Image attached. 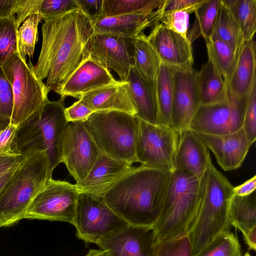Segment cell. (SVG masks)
I'll return each instance as SVG.
<instances>
[{
    "label": "cell",
    "instance_id": "6da1fadb",
    "mask_svg": "<svg viewBox=\"0 0 256 256\" xmlns=\"http://www.w3.org/2000/svg\"><path fill=\"white\" fill-rule=\"evenodd\" d=\"M42 44L34 66L38 78L46 80L49 92L62 86L89 56L93 22L80 8L44 20Z\"/></svg>",
    "mask_w": 256,
    "mask_h": 256
},
{
    "label": "cell",
    "instance_id": "7a4b0ae2",
    "mask_svg": "<svg viewBox=\"0 0 256 256\" xmlns=\"http://www.w3.org/2000/svg\"><path fill=\"white\" fill-rule=\"evenodd\" d=\"M170 173L142 164L132 166L104 198L129 225L152 228L160 216Z\"/></svg>",
    "mask_w": 256,
    "mask_h": 256
},
{
    "label": "cell",
    "instance_id": "3957f363",
    "mask_svg": "<svg viewBox=\"0 0 256 256\" xmlns=\"http://www.w3.org/2000/svg\"><path fill=\"white\" fill-rule=\"evenodd\" d=\"M202 194L188 234L195 256L220 235L230 232V207L234 187L211 162L202 178Z\"/></svg>",
    "mask_w": 256,
    "mask_h": 256
},
{
    "label": "cell",
    "instance_id": "277c9868",
    "mask_svg": "<svg viewBox=\"0 0 256 256\" xmlns=\"http://www.w3.org/2000/svg\"><path fill=\"white\" fill-rule=\"evenodd\" d=\"M202 194V178L186 171H172L160 216L152 228L155 240L187 235L198 214Z\"/></svg>",
    "mask_w": 256,
    "mask_h": 256
},
{
    "label": "cell",
    "instance_id": "5b68a950",
    "mask_svg": "<svg viewBox=\"0 0 256 256\" xmlns=\"http://www.w3.org/2000/svg\"><path fill=\"white\" fill-rule=\"evenodd\" d=\"M64 99H48L42 107L18 126L17 144L22 155L44 151L48 158L47 180L62 162L60 145L68 123L64 114Z\"/></svg>",
    "mask_w": 256,
    "mask_h": 256
},
{
    "label": "cell",
    "instance_id": "8992f818",
    "mask_svg": "<svg viewBox=\"0 0 256 256\" xmlns=\"http://www.w3.org/2000/svg\"><path fill=\"white\" fill-rule=\"evenodd\" d=\"M0 192V227L24 218L34 198L47 180L48 158L44 151L27 154Z\"/></svg>",
    "mask_w": 256,
    "mask_h": 256
},
{
    "label": "cell",
    "instance_id": "52a82bcc",
    "mask_svg": "<svg viewBox=\"0 0 256 256\" xmlns=\"http://www.w3.org/2000/svg\"><path fill=\"white\" fill-rule=\"evenodd\" d=\"M83 123L100 153L131 165L136 162V116L118 110L97 111Z\"/></svg>",
    "mask_w": 256,
    "mask_h": 256
},
{
    "label": "cell",
    "instance_id": "ba28073f",
    "mask_svg": "<svg viewBox=\"0 0 256 256\" xmlns=\"http://www.w3.org/2000/svg\"><path fill=\"white\" fill-rule=\"evenodd\" d=\"M13 93L10 124L18 126L40 109L48 100L44 83L36 77L30 61L26 62L19 52L14 54L2 66Z\"/></svg>",
    "mask_w": 256,
    "mask_h": 256
},
{
    "label": "cell",
    "instance_id": "9c48e42d",
    "mask_svg": "<svg viewBox=\"0 0 256 256\" xmlns=\"http://www.w3.org/2000/svg\"><path fill=\"white\" fill-rule=\"evenodd\" d=\"M72 224L76 236L86 244L126 228L129 224L108 205L104 197L80 194Z\"/></svg>",
    "mask_w": 256,
    "mask_h": 256
},
{
    "label": "cell",
    "instance_id": "30bf717a",
    "mask_svg": "<svg viewBox=\"0 0 256 256\" xmlns=\"http://www.w3.org/2000/svg\"><path fill=\"white\" fill-rule=\"evenodd\" d=\"M180 133L171 126L153 124L138 118L136 162L172 172Z\"/></svg>",
    "mask_w": 256,
    "mask_h": 256
},
{
    "label": "cell",
    "instance_id": "8fae6325",
    "mask_svg": "<svg viewBox=\"0 0 256 256\" xmlns=\"http://www.w3.org/2000/svg\"><path fill=\"white\" fill-rule=\"evenodd\" d=\"M79 194L76 184L52 178L47 180L29 206L24 218L72 224Z\"/></svg>",
    "mask_w": 256,
    "mask_h": 256
},
{
    "label": "cell",
    "instance_id": "7c38bea8",
    "mask_svg": "<svg viewBox=\"0 0 256 256\" xmlns=\"http://www.w3.org/2000/svg\"><path fill=\"white\" fill-rule=\"evenodd\" d=\"M247 98L248 96L237 98L228 89L226 100L200 106L190 122L189 128L198 134L213 136L238 131L242 128Z\"/></svg>",
    "mask_w": 256,
    "mask_h": 256
},
{
    "label": "cell",
    "instance_id": "4fadbf2b",
    "mask_svg": "<svg viewBox=\"0 0 256 256\" xmlns=\"http://www.w3.org/2000/svg\"><path fill=\"white\" fill-rule=\"evenodd\" d=\"M100 154L83 122L68 123L61 142L60 156L76 183L87 176Z\"/></svg>",
    "mask_w": 256,
    "mask_h": 256
},
{
    "label": "cell",
    "instance_id": "5bb4252c",
    "mask_svg": "<svg viewBox=\"0 0 256 256\" xmlns=\"http://www.w3.org/2000/svg\"><path fill=\"white\" fill-rule=\"evenodd\" d=\"M134 38L94 33L90 43L89 57L113 70L120 81L126 82L134 66Z\"/></svg>",
    "mask_w": 256,
    "mask_h": 256
},
{
    "label": "cell",
    "instance_id": "9a60e30c",
    "mask_svg": "<svg viewBox=\"0 0 256 256\" xmlns=\"http://www.w3.org/2000/svg\"><path fill=\"white\" fill-rule=\"evenodd\" d=\"M173 94L171 126L179 133L189 128L200 106L197 86V73L192 67L172 68Z\"/></svg>",
    "mask_w": 256,
    "mask_h": 256
},
{
    "label": "cell",
    "instance_id": "2e32d148",
    "mask_svg": "<svg viewBox=\"0 0 256 256\" xmlns=\"http://www.w3.org/2000/svg\"><path fill=\"white\" fill-rule=\"evenodd\" d=\"M146 38L161 62L172 68H191L194 64L192 44L187 38L160 22L151 28Z\"/></svg>",
    "mask_w": 256,
    "mask_h": 256
},
{
    "label": "cell",
    "instance_id": "e0dca14e",
    "mask_svg": "<svg viewBox=\"0 0 256 256\" xmlns=\"http://www.w3.org/2000/svg\"><path fill=\"white\" fill-rule=\"evenodd\" d=\"M155 242L152 228L129 225L96 244L109 256H154Z\"/></svg>",
    "mask_w": 256,
    "mask_h": 256
},
{
    "label": "cell",
    "instance_id": "ac0fdd59",
    "mask_svg": "<svg viewBox=\"0 0 256 256\" xmlns=\"http://www.w3.org/2000/svg\"><path fill=\"white\" fill-rule=\"evenodd\" d=\"M116 81L109 70L91 59H85L60 87L54 91L60 98L80 99L92 90Z\"/></svg>",
    "mask_w": 256,
    "mask_h": 256
},
{
    "label": "cell",
    "instance_id": "d6986e66",
    "mask_svg": "<svg viewBox=\"0 0 256 256\" xmlns=\"http://www.w3.org/2000/svg\"><path fill=\"white\" fill-rule=\"evenodd\" d=\"M132 167L131 164L100 153L87 176L75 184L80 194L104 197Z\"/></svg>",
    "mask_w": 256,
    "mask_h": 256
},
{
    "label": "cell",
    "instance_id": "ffe728a7",
    "mask_svg": "<svg viewBox=\"0 0 256 256\" xmlns=\"http://www.w3.org/2000/svg\"><path fill=\"white\" fill-rule=\"evenodd\" d=\"M211 162L208 148L198 134L189 128L181 131L172 170L186 171L200 179Z\"/></svg>",
    "mask_w": 256,
    "mask_h": 256
},
{
    "label": "cell",
    "instance_id": "44dd1931",
    "mask_svg": "<svg viewBox=\"0 0 256 256\" xmlns=\"http://www.w3.org/2000/svg\"><path fill=\"white\" fill-rule=\"evenodd\" d=\"M198 134L225 171L240 167L251 146L242 128L224 135Z\"/></svg>",
    "mask_w": 256,
    "mask_h": 256
},
{
    "label": "cell",
    "instance_id": "7402d4cb",
    "mask_svg": "<svg viewBox=\"0 0 256 256\" xmlns=\"http://www.w3.org/2000/svg\"><path fill=\"white\" fill-rule=\"evenodd\" d=\"M164 4L149 14L134 13L100 18L93 24L94 32L135 38L146 28H152L160 22Z\"/></svg>",
    "mask_w": 256,
    "mask_h": 256
},
{
    "label": "cell",
    "instance_id": "603a6c76",
    "mask_svg": "<svg viewBox=\"0 0 256 256\" xmlns=\"http://www.w3.org/2000/svg\"><path fill=\"white\" fill-rule=\"evenodd\" d=\"M80 99L94 112L118 110L136 114L127 81L116 80L86 93Z\"/></svg>",
    "mask_w": 256,
    "mask_h": 256
},
{
    "label": "cell",
    "instance_id": "cb8c5ba5",
    "mask_svg": "<svg viewBox=\"0 0 256 256\" xmlns=\"http://www.w3.org/2000/svg\"><path fill=\"white\" fill-rule=\"evenodd\" d=\"M256 44L254 39L244 42L240 48L228 82L230 92L242 98L248 96L256 82Z\"/></svg>",
    "mask_w": 256,
    "mask_h": 256
},
{
    "label": "cell",
    "instance_id": "d4e9b609",
    "mask_svg": "<svg viewBox=\"0 0 256 256\" xmlns=\"http://www.w3.org/2000/svg\"><path fill=\"white\" fill-rule=\"evenodd\" d=\"M136 110V116L147 122L158 124L155 84L142 78L132 66L126 80Z\"/></svg>",
    "mask_w": 256,
    "mask_h": 256
},
{
    "label": "cell",
    "instance_id": "484cf974",
    "mask_svg": "<svg viewBox=\"0 0 256 256\" xmlns=\"http://www.w3.org/2000/svg\"><path fill=\"white\" fill-rule=\"evenodd\" d=\"M200 106L217 103L228 98V83L208 58L197 73Z\"/></svg>",
    "mask_w": 256,
    "mask_h": 256
},
{
    "label": "cell",
    "instance_id": "4316f807",
    "mask_svg": "<svg viewBox=\"0 0 256 256\" xmlns=\"http://www.w3.org/2000/svg\"><path fill=\"white\" fill-rule=\"evenodd\" d=\"M173 70L161 62L154 84L158 111V124L171 126L173 94Z\"/></svg>",
    "mask_w": 256,
    "mask_h": 256
},
{
    "label": "cell",
    "instance_id": "83f0119b",
    "mask_svg": "<svg viewBox=\"0 0 256 256\" xmlns=\"http://www.w3.org/2000/svg\"><path fill=\"white\" fill-rule=\"evenodd\" d=\"M160 64L144 32L134 38L133 66L142 78L154 82Z\"/></svg>",
    "mask_w": 256,
    "mask_h": 256
},
{
    "label": "cell",
    "instance_id": "f1b7e54d",
    "mask_svg": "<svg viewBox=\"0 0 256 256\" xmlns=\"http://www.w3.org/2000/svg\"><path fill=\"white\" fill-rule=\"evenodd\" d=\"M230 224L242 233L256 226L255 192L246 196L234 194L230 204Z\"/></svg>",
    "mask_w": 256,
    "mask_h": 256
},
{
    "label": "cell",
    "instance_id": "f546056e",
    "mask_svg": "<svg viewBox=\"0 0 256 256\" xmlns=\"http://www.w3.org/2000/svg\"><path fill=\"white\" fill-rule=\"evenodd\" d=\"M220 5L221 0H206L194 12V21L187 34L190 44L200 36L205 41L212 37Z\"/></svg>",
    "mask_w": 256,
    "mask_h": 256
},
{
    "label": "cell",
    "instance_id": "4dcf8cb0",
    "mask_svg": "<svg viewBox=\"0 0 256 256\" xmlns=\"http://www.w3.org/2000/svg\"><path fill=\"white\" fill-rule=\"evenodd\" d=\"M165 2L166 0H103L98 20L126 14H149L162 7Z\"/></svg>",
    "mask_w": 256,
    "mask_h": 256
},
{
    "label": "cell",
    "instance_id": "1f68e13d",
    "mask_svg": "<svg viewBox=\"0 0 256 256\" xmlns=\"http://www.w3.org/2000/svg\"><path fill=\"white\" fill-rule=\"evenodd\" d=\"M212 36L228 44L236 54L244 43L239 26L223 0H221V5Z\"/></svg>",
    "mask_w": 256,
    "mask_h": 256
},
{
    "label": "cell",
    "instance_id": "d6a6232c",
    "mask_svg": "<svg viewBox=\"0 0 256 256\" xmlns=\"http://www.w3.org/2000/svg\"><path fill=\"white\" fill-rule=\"evenodd\" d=\"M236 20L244 42L253 39L256 32V0H223Z\"/></svg>",
    "mask_w": 256,
    "mask_h": 256
},
{
    "label": "cell",
    "instance_id": "836d02e7",
    "mask_svg": "<svg viewBox=\"0 0 256 256\" xmlns=\"http://www.w3.org/2000/svg\"><path fill=\"white\" fill-rule=\"evenodd\" d=\"M206 42L208 58L228 83L237 54L228 44L214 36Z\"/></svg>",
    "mask_w": 256,
    "mask_h": 256
},
{
    "label": "cell",
    "instance_id": "e575fe53",
    "mask_svg": "<svg viewBox=\"0 0 256 256\" xmlns=\"http://www.w3.org/2000/svg\"><path fill=\"white\" fill-rule=\"evenodd\" d=\"M42 20L40 14H33L26 17L18 30V52L24 58L32 57L38 40V26Z\"/></svg>",
    "mask_w": 256,
    "mask_h": 256
},
{
    "label": "cell",
    "instance_id": "d590c367",
    "mask_svg": "<svg viewBox=\"0 0 256 256\" xmlns=\"http://www.w3.org/2000/svg\"><path fill=\"white\" fill-rule=\"evenodd\" d=\"M18 30L14 14L0 18V67L18 52Z\"/></svg>",
    "mask_w": 256,
    "mask_h": 256
},
{
    "label": "cell",
    "instance_id": "8d00e7d4",
    "mask_svg": "<svg viewBox=\"0 0 256 256\" xmlns=\"http://www.w3.org/2000/svg\"><path fill=\"white\" fill-rule=\"evenodd\" d=\"M195 256H242L237 236L230 232L222 234Z\"/></svg>",
    "mask_w": 256,
    "mask_h": 256
},
{
    "label": "cell",
    "instance_id": "74e56055",
    "mask_svg": "<svg viewBox=\"0 0 256 256\" xmlns=\"http://www.w3.org/2000/svg\"><path fill=\"white\" fill-rule=\"evenodd\" d=\"M154 256H192L188 235L168 240L156 241Z\"/></svg>",
    "mask_w": 256,
    "mask_h": 256
},
{
    "label": "cell",
    "instance_id": "f35d334b",
    "mask_svg": "<svg viewBox=\"0 0 256 256\" xmlns=\"http://www.w3.org/2000/svg\"><path fill=\"white\" fill-rule=\"evenodd\" d=\"M242 128L252 146L256 140V82L248 96Z\"/></svg>",
    "mask_w": 256,
    "mask_h": 256
},
{
    "label": "cell",
    "instance_id": "ab89813d",
    "mask_svg": "<svg viewBox=\"0 0 256 256\" xmlns=\"http://www.w3.org/2000/svg\"><path fill=\"white\" fill-rule=\"evenodd\" d=\"M79 8L76 0H41L39 14L44 20L75 10Z\"/></svg>",
    "mask_w": 256,
    "mask_h": 256
},
{
    "label": "cell",
    "instance_id": "60d3db41",
    "mask_svg": "<svg viewBox=\"0 0 256 256\" xmlns=\"http://www.w3.org/2000/svg\"><path fill=\"white\" fill-rule=\"evenodd\" d=\"M189 14L184 11H173L164 13L160 22L166 28L187 38Z\"/></svg>",
    "mask_w": 256,
    "mask_h": 256
},
{
    "label": "cell",
    "instance_id": "b9f144b4",
    "mask_svg": "<svg viewBox=\"0 0 256 256\" xmlns=\"http://www.w3.org/2000/svg\"><path fill=\"white\" fill-rule=\"evenodd\" d=\"M18 129V126L10 123L4 130L0 132V155H22L17 144Z\"/></svg>",
    "mask_w": 256,
    "mask_h": 256
},
{
    "label": "cell",
    "instance_id": "7bdbcfd3",
    "mask_svg": "<svg viewBox=\"0 0 256 256\" xmlns=\"http://www.w3.org/2000/svg\"><path fill=\"white\" fill-rule=\"evenodd\" d=\"M12 109V86L2 67H0V116L10 118Z\"/></svg>",
    "mask_w": 256,
    "mask_h": 256
},
{
    "label": "cell",
    "instance_id": "ee69618b",
    "mask_svg": "<svg viewBox=\"0 0 256 256\" xmlns=\"http://www.w3.org/2000/svg\"><path fill=\"white\" fill-rule=\"evenodd\" d=\"M40 2L41 0H16L14 14L18 28L26 17L33 14H39Z\"/></svg>",
    "mask_w": 256,
    "mask_h": 256
},
{
    "label": "cell",
    "instance_id": "f6af8a7d",
    "mask_svg": "<svg viewBox=\"0 0 256 256\" xmlns=\"http://www.w3.org/2000/svg\"><path fill=\"white\" fill-rule=\"evenodd\" d=\"M94 112L80 99L64 109L65 116L68 122H84Z\"/></svg>",
    "mask_w": 256,
    "mask_h": 256
},
{
    "label": "cell",
    "instance_id": "bcb514c9",
    "mask_svg": "<svg viewBox=\"0 0 256 256\" xmlns=\"http://www.w3.org/2000/svg\"><path fill=\"white\" fill-rule=\"evenodd\" d=\"M206 0H166L164 12L184 11L190 14L194 12L205 2Z\"/></svg>",
    "mask_w": 256,
    "mask_h": 256
},
{
    "label": "cell",
    "instance_id": "7dc6e473",
    "mask_svg": "<svg viewBox=\"0 0 256 256\" xmlns=\"http://www.w3.org/2000/svg\"><path fill=\"white\" fill-rule=\"evenodd\" d=\"M79 7L92 20L93 24L100 16L103 0H76Z\"/></svg>",
    "mask_w": 256,
    "mask_h": 256
},
{
    "label": "cell",
    "instance_id": "c3c4849f",
    "mask_svg": "<svg viewBox=\"0 0 256 256\" xmlns=\"http://www.w3.org/2000/svg\"><path fill=\"white\" fill-rule=\"evenodd\" d=\"M25 156H4L0 155V176L19 164Z\"/></svg>",
    "mask_w": 256,
    "mask_h": 256
},
{
    "label": "cell",
    "instance_id": "681fc988",
    "mask_svg": "<svg viewBox=\"0 0 256 256\" xmlns=\"http://www.w3.org/2000/svg\"><path fill=\"white\" fill-rule=\"evenodd\" d=\"M256 188V176L254 175L242 184L234 187V194L238 196H248L255 192Z\"/></svg>",
    "mask_w": 256,
    "mask_h": 256
},
{
    "label": "cell",
    "instance_id": "f907efd6",
    "mask_svg": "<svg viewBox=\"0 0 256 256\" xmlns=\"http://www.w3.org/2000/svg\"><path fill=\"white\" fill-rule=\"evenodd\" d=\"M15 1L16 0H0V18L14 14Z\"/></svg>",
    "mask_w": 256,
    "mask_h": 256
},
{
    "label": "cell",
    "instance_id": "816d5d0a",
    "mask_svg": "<svg viewBox=\"0 0 256 256\" xmlns=\"http://www.w3.org/2000/svg\"><path fill=\"white\" fill-rule=\"evenodd\" d=\"M242 234L249 250L255 251L256 250V226Z\"/></svg>",
    "mask_w": 256,
    "mask_h": 256
},
{
    "label": "cell",
    "instance_id": "f5cc1de1",
    "mask_svg": "<svg viewBox=\"0 0 256 256\" xmlns=\"http://www.w3.org/2000/svg\"><path fill=\"white\" fill-rule=\"evenodd\" d=\"M19 164H16L12 168L6 171L3 174L0 176V192L2 190V189L6 184L7 182L10 179V178L14 173V171L16 169Z\"/></svg>",
    "mask_w": 256,
    "mask_h": 256
},
{
    "label": "cell",
    "instance_id": "db71d44e",
    "mask_svg": "<svg viewBox=\"0 0 256 256\" xmlns=\"http://www.w3.org/2000/svg\"><path fill=\"white\" fill-rule=\"evenodd\" d=\"M85 256H109L106 251L102 249H91Z\"/></svg>",
    "mask_w": 256,
    "mask_h": 256
},
{
    "label": "cell",
    "instance_id": "11a10c76",
    "mask_svg": "<svg viewBox=\"0 0 256 256\" xmlns=\"http://www.w3.org/2000/svg\"><path fill=\"white\" fill-rule=\"evenodd\" d=\"M10 122V118L0 116V132L4 130Z\"/></svg>",
    "mask_w": 256,
    "mask_h": 256
},
{
    "label": "cell",
    "instance_id": "9f6ffc18",
    "mask_svg": "<svg viewBox=\"0 0 256 256\" xmlns=\"http://www.w3.org/2000/svg\"><path fill=\"white\" fill-rule=\"evenodd\" d=\"M244 256H251V255L250 254V253H249V252H246L244 254Z\"/></svg>",
    "mask_w": 256,
    "mask_h": 256
}]
</instances>
